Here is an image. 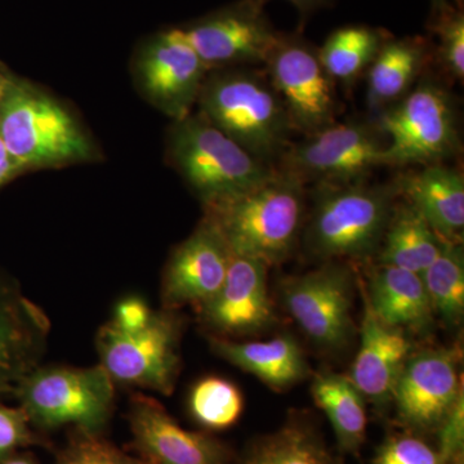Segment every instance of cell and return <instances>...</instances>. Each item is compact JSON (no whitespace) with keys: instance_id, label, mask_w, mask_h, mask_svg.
I'll return each mask as SVG.
<instances>
[{"instance_id":"cell-28","label":"cell","mask_w":464,"mask_h":464,"mask_svg":"<svg viewBox=\"0 0 464 464\" xmlns=\"http://www.w3.org/2000/svg\"><path fill=\"white\" fill-rule=\"evenodd\" d=\"M433 315L458 325L464 314V252L460 241H444L439 257L422 275Z\"/></svg>"},{"instance_id":"cell-14","label":"cell","mask_w":464,"mask_h":464,"mask_svg":"<svg viewBox=\"0 0 464 464\" xmlns=\"http://www.w3.org/2000/svg\"><path fill=\"white\" fill-rule=\"evenodd\" d=\"M268 266L256 258L232 255L218 292L195 308L209 338L237 340L270 328L276 320L268 293Z\"/></svg>"},{"instance_id":"cell-41","label":"cell","mask_w":464,"mask_h":464,"mask_svg":"<svg viewBox=\"0 0 464 464\" xmlns=\"http://www.w3.org/2000/svg\"><path fill=\"white\" fill-rule=\"evenodd\" d=\"M457 2H458V7H460V5H459V0H457ZM462 2H463V0H460V3H462Z\"/></svg>"},{"instance_id":"cell-16","label":"cell","mask_w":464,"mask_h":464,"mask_svg":"<svg viewBox=\"0 0 464 464\" xmlns=\"http://www.w3.org/2000/svg\"><path fill=\"white\" fill-rule=\"evenodd\" d=\"M231 250L204 217L190 237L179 244L164 268L161 279V308L201 306L218 292L227 274Z\"/></svg>"},{"instance_id":"cell-37","label":"cell","mask_w":464,"mask_h":464,"mask_svg":"<svg viewBox=\"0 0 464 464\" xmlns=\"http://www.w3.org/2000/svg\"><path fill=\"white\" fill-rule=\"evenodd\" d=\"M256 5H258L259 7H264L267 5L271 0H252ZM286 2L292 3L295 7L299 9L304 16H307V14H313L316 9L325 7V5H331L333 0H286Z\"/></svg>"},{"instance_id":"cell-20","label":"cell","mask_w":464,"mask_h":464,"mask_svg":"<svg viewBox=\"0 0 464 464\" xmlns=\"http://www.w3.org/2000/svg\"><path fill=\"white\" fill-rule=\"evenodd\" d=\"M400 195L424 217L445 241L463 240V174L442 163L424 166L399 179Z\"/></svg>"},{"instance_id":"cell-10","label":"cell","mask_w":464,"mask_h":464,"mask_svg":"<svg viewBox=\"0 0 464 464\" xmlns=\"http://www.w3.org/2000/svg\"><path fill=\"white\" fill-rule=\"evenodd\" d=\"M265 66L293 130L310 136L335 123L334 81L306 39L280 33Z\"/></svg>"},{"instance_id":"cell-13","label":"cell","mask_w":464,"mask_h":464,"mask_svg":"<svg viewBox=\"0 0 464 464\" xmlns=\"http://www.w3.org/2000/svg\"><path fill=\"white\" fill-rule=\"evenodd\" d=\"M183 39L208 70L239 65H265L279 34L264 7L241 0L197 23L179 27Z\"/></svg>"},{"instance_id":"cell-6","label":"cell","mask_w":464,"mask_h":464,"mask_svg":"<svg viewBox=\"0 0 464 464\" xmlns=\"http://www.w3.org/2000/svg\"><path fill=\"white\" fill-rule=\"evenodd\" d=\"M0 139L24 168L90 157L91 146L60 103L25 83L8 81L0 96Z\"/></svg>"},{"instance_id":"cell-33","label":"cell","mask_w":464,"mask_h":464,"mask_svg":"<svg viewBox=\"0 0 464 464\" xmlns=\"http://www.w3.org/2000/svg\"><path fill=\"white\" fill-rule=\"evenodd\" d=\"M30 447L50 448L51 442L34 430L20 406L0 401V458Z\"/></svg>"},{"instance_id":"cell-23","label":"cell","mask_w":464,"mask_h":464,"mask_svg":"<svg viewBox=\"0 0 464 464\" xmlns=\"http://www.w3.org/2000/svg\"><path fill=\"white\" fill-rule=\"evenodd\" d=\"M232 464H344L310 415L290 414L273 432L246 444Z\"/></svg>"},{"instance_id":"cell-29","label":"cell","mask_w":464,"mask_h":464,"mask_svg":"<svg viewBox=\"0 0 464 464\" xmlns=\"http://www.w3.org/2000/svg\"><path fill=\"white\" fill-rule=\"evenodd\" d=\"M188 406L192 420L207 431H225L239 422L244 396L231 381L208 375L192 386Z\"/></svg>"},{"instance_id":"cell-18","label":"cell","mask_w":464,"mask_h":464,"mask_svg":"<svg viewBox=\"0 0 464 464\" xmlns=\"http://www.w3.org/2000/svg\"><path fill=\"white\" fill-rule=\"evenodd\" d=\"M51 322L14 280L0 275V400L41 365Z\"/></svg>"},{"instance_id":"cell-36","label":"cell","mask_w":464,"mask_h":464,"mask_svg":"<svg viewBox=\"0 0 464 464\" xmlns=\"http://www.w3.org/2000/svg\"><path fill=\"white\" fill-rule=\"evenodd\" d=\"M23 168L16 159L12 157L11 152L5 148V142L0 139V186L8 182Z\"/></svg>"},{"instance_id":"cell-7","label":"cell","mask_w":464,"mask_h":464,"mask_svg":"<svg viewBox=\"0 0 464 464\" xmlns=\"http://www.w3.org/2000/svg\"><path fill=\"white\" fill-rule=\"evenodd\" d=\"M183 319L179 311H154L141 331H119L110 322L96 335L100 364L115 386L172 395L181 369Z\"/></svg>"},{"instance_id":"cell-5","label":"cell","mask_w":464,"mask_h":464,"mask_svg":"<svg viewBox=\"0 0 464 464\" xmlns=\"http://www.w3.org/2000/svg\"><path fill=\"white\" fill-rule=\"evenodd\" d=\"M115 383L102 365H38L18 384L14 398L39 433L72 427L102 433L115 408Z\"/></svg>"},{"instance_id":"cell-34","label":"cell","mask_w":464,"mask_h":464,"mask_svg":"<svg viewBox=\"0 0 464 464\" xmlns=\"http://www.w3.org/2000/svg\"><path fill=\"white\" fill-rule=\"evenodd\" d=\"M438 448L442 462L447 464L454 454L464 450V396H460L456 405L449 411L447 418L440 424Z\"/></svg>"},{"instance_id":"cell-26","label":"cell","mask_w":464,"mask_h":464,"mask_svg":"<svg viewBox=\"0 0 464 464\" xmlns=\"http://www.w3.org/2000/svg\"><path fill=\"white\" fill-rule=\"evenodd\" d=\"M316 405L331 423L341 454H359L366 440L365 398L348 375L320 373L311 386Z\"/></svg>"},{"instance_id":"cell-8","label":"cell","mask_w":464,"mask_h":464,"mask_svg":"<svg viewBox=\"0 0 464 464\" xmlns=\"http://www.w3.org/2000/svg\"><path fill=\"white\" fill-rule=\"evenodd\" d=\"M377 127L389 139L390 166L442 163L459 148L453 100L444 87L427 79L383 110Z\"/></svg>"},{"instance_id":"cell-1","label":"cell","mask_w":464,"mask_h":464,"mask_svg":"<svg viewBox=\"0 0 464 464\" xmlns=\"http://www.w3.org/2000/svg\"><path fill=\"white\" fill-rule=\"evenodd\" d=\"M232 255L268 267L292 255L301 234L304 182L276 167L273 176L234 199L204 208Z\"/></svg>"},{"instance_id":"cell-11","label":"cell","mask_w":464,"mask_h":464,"mask_svg":"<svg viewBox=\"0 0 464 464\" xmlns=\"http://www.w3.org/2000/svg\"><path fill=\"white\" fill-rule=\"evenodd\" d=\"M279 292L286 313L317 347L340 351L353 340V275L347 265L331 261L289 277Z\"/></svg>"},{"instance_id":"cell-24","label":"cell","mask_w":464,"mask_h":464,"mask_svg":"<svg viewBox=\"0 0 464 464\" xmlns=\"http://www.w3.org/2000/svg\"><path fill=\"white\" fill-rule=\"evenodd\" d=\"M429 44L420 36H390L368 67V103L372 109L395 105L413 87L426 65Z\"/></svg>"},{"instance_id":"cell-39","label":"cell","mask_w":464,"mask_h":464,"mask_svg":"<svg viewBox=\"0 0 464 464\" xmlns=\"http://www.w3.org/2000/svg\"><path fill=\"white\" fill-rule=\"evenodd\" d=\"M447 464H464V450L458 451L457 454H454V456L448 460Z\"/></svg>"},{"instance_id":"cell-17","label":"cell","mask_w":464,"mask_h":464,"mask_svg":"<svg viewBox=\"0 0 464 464\" xmlns=\"http://www.w3.org/2000/svg\"><path fill=\"white\" fill-rule=\"evenodd\" d=\"M207 72L208 67L183 39L179 29L159 34L140 57L143 90L161 111L176 121L191 114Z\"/></svg>"},{"instance_id":"cell-12","label":"cell","mask_w":464,"mask_h":464,"mask_svg":"<svg viewBox=\"0 0 464 464\" xmlns=\"http://www.w3.org/2000/svg\"><path fill=\"white\" fill-rule=\"evenodd\" d=\"M458 355L451 348H429L406 360L393 387L396 418L406 431L435 433L463 395Z\"/></svg>"},{"instance_id":"cell-2","label":"cell","mask_w":464,"mask_h":464,"mask_svg":"<svg viewBox=\"0 0 464 464\" xmlns=\"http://www.w3.org/2000/svg\"><path fill=\"white\" fill-rule=\"evenodd\" d=\"M199 115L253 157L273 166L295 132L273 84L250 70L216 72L204 81Z\"/></svg>"},{"instance_id":"cell-4","label":"cell","mask_w":464,"mask_h":464,"mask_svg":"<svg viewBox=\"0 0 464 464\" xmlns=\"http://www.w3.org/2000/svg\"><path fill=\"white\" fill-rule=\"evenodd\" d=\"M169 152L177 170L204 208L246 194L276 170L199 114L176 121L170 133Z\"/></svg>"},{"instance_id":"cell-32","label":"cell","mask_w":464,"mask_h":464,"mask_svg":"<svg viewBox=\"0 0 464 464\" xmlns=\"http://www.w3.org/2000/svg\"><path fill=\"white\" fill-rule=\"evenodd\" d=\"M373 464H444L438 448L418 433H395L382 442Z\"/></svg>"},{"instance_id":"cell-21","label":"cell","mask_w":464,"mask_h":464,"mask_svg":"<svg viewBox=\"0 0 464 464\" xmlns=\"http://www.w3.org/2000/svg\"><path fill=\"white\" fill-rule=\"evenodd\" d=\"M210 347L226 362L255 375L275 391H285L311 374L304 350L293 335H276L264 342L209 338Z\"/></svg>"},{"instance_id":"cell-30","label":"cell","mask_w":464,"mask_h":464,"mask_svg":"<svg viewBox=\"0 0 464 464\" xmlns=\"http://www.w3.org/2000/svg\"><path fill=\"white\" fill-rule=\"evenodd\" d=\"M431 29L438 36L439 63L451 78L463 81L464 16L460 7L447 0H432Z\"/></svg>"},{"instance_id":"cell-38","label":"cell","mask_w":464,"mask_h":464,"mask_svg":"<svg viewBox=\"0 0 464 464\" xmlns=\"http://www.w3.org/2000/svg\"><path fill=\"white\" fill-rule=\"evenodd\" d=\"M0 464H38L35 462L33 457L27 456V454L20 453V451H16V453L9 454V456H5L0 458Z\"/></svg>"},{"instance_id":"cell-40","label":"cell","mask_w":464,"mask_h":464,"mask_svg":"<svg viewBox=\"0 0 464 464\" xmlns=\"http://www.w3.org/2000/svg\"><path fill=\"white\" fill-rule=\"evenodd\" d=\"M8 81H5V78H3L2 74H0V96H2L3 91H5V84H7Z\"/></svg>"},{"instance_id":"cell-19","label":"cell","mask_w":464,"mask_h":464,"mask_svg":"<svg viewBox=\"0 0 464 464\" xmlns=\"http://www.w3.org/2000/svg\"><path fill=\"white\" fill-rule=\"evenodd\" d=\"M411 355V343L405 332L382 323L365 301L359 353L348 375L357 390L378 408L389 404Z\"/></svg>"},{"instance_id":"cell-27","label":"cell","mask_w":464,"mask_h":464,"mask_svg":"<svg viewBox=\"0 0 464 464\" xmlns=\"http://www.w3.org/2000/svg\"><path fill=\"white\" fill-rule=\"evenodd\" d=\"M390 36L377 27L343 26L326 38L322 47L317 48V53L333 81L350 83L368 70Z\"/></svg>"},{"instance_id":"cell-35","label":"cell","mask_w":464,"mask_h":464,"mask_svg":"<svg viewBox=\"0 0 464 464\" xmlns=\"http://www.w3.org/2000/svg\"><path fill=\"white\" fill-rule=\"evenodd\" d=\"M154 310L143 299L127 297L116 304L114 315L110 324L121 332L133 333L145 328L151 319Z\"/></svg>"},{"instance_id":"cell-31","label":"cell","mask_w":464,"mask_h":464,"mask_svg":"<svg viewBox=\"0 0 464 464\" xmlns=\"http://www.w3.org/2000/svg\"><path fill=\"white\" fill-rule=\"evenodd\" d=\"M54 464H149L116 447L102 433L70 430L66 444L56 454Z\"/></svg>"},{"instance_id":"cell-25","label":"cell","mask_w":464,"mask_h":464,"mask_svg":"<svg viewBox=\"0 0 464 464\" xmlns=\"http://www.w3.org/2000/svg\"><path fill=\"white\" fill-rule=\"evenodd\" d=\"M444 241L411 204H395L378 262L422 275L439 257Z\"/></svg>"},{"instance_id":"cell-22","label":"cell","mask_w":464,"mask_h":464,"mask_svg":"<svg viewBox=\"0 0 464 464\" xmlns=\"http://www.w3.org/2000/svg\"><path fill=\"white\" fill-rule=\"evenodd\" d=\"M365 301L382 323L402 332H426L435 317L422 276L393 266L374 268Z\"/></svg>"},{"instance_id":"cell-9","label":"cell","mask_w":464,"mask_h":464,"mask_svg":"<svg viewBox=\"0 0 464 464\" xmlns=\"http://www.w3.org/2000/svg\"><path fill=\"white\" fill-rule=\"evenodd\" d=\"M279 163V169L304 182L331 185L364 182L375 168L390 166L383 134L377 125L364 123H334L290 143Z\"/></svg>"},{"instance_id":"cell-15","label":"cell","mask_w":464,"mask_h":464,"mask_svg":"<svg viewBox=\"0 0 464 464\" xmlns=\"http://www.w3.org/2000/svg\"><path fill=\"white\" fill-rule=\"evenodd\" d=\"M130 449L149 464H232L234 451L207 432L179 426L158 400L134 393L128 411Z\"/></svg>"},{"instance_id":"cell-3","label":"cell","mask_w":464,"mask_h":464,"mask_svg":"<svg viewBox=\"0 0 464 464\" xmlns=\"http://www.w3.org/2000/svg\"><path fill=\"white\" fill-rule=\"evenodd\" d=\"M399 183H320L307 228V246L325 259H365L380 249Z\"/></svg>"}]
</instances>
